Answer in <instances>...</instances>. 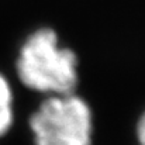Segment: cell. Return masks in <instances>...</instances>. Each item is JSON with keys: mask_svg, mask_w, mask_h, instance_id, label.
I'll return each instance as SVG.
<instances>
[{"mask_svg": "<svg viewBox=\"0 0 145 145\" xmlns=\"http://www.w3.org/2000/svg\"><path fill=\"white\" fill-rule=\"evenodd\" d=\"M16 72L30 90L47 96L73 93L79 83V58L52 27H38L21 42Z\"/></svg>", "mask_w": 145, "mask_h": 145, "instance_id": "cell-1", "label": "cell"}, {"mask_svg": "<svg viewBox=\"0 0 145 145\" xmlns=\"http://www.w3.org/2000/svg\"><path fill=\"white\" fill-rule=\"evenodd\" d=\"M35 145H92L93 113L79 95L47 96L30 117Z\"/></svg>", "mask_w": 145, "mask_h": 145, "instance_id": "cell-2", "label": "cell"}, {"mask_svg": "<svg viewBox=\"0 0 145 145\" xmlns=\"http://www.w3.org/2000/svg\"><path fill=\"white\" fill-rule=\"evenodd\" d=\"M13 97L8 79L0 72V137H4L14 123Z\"/></svg>", "mask_w": 145, "mask_h": 145, "instance_id": "cell-3", "label": "cell"}, {"mask_svg": "<svg viewBox=\"0 0 145 145\" xmlns=\"http://www.w3.org/2000/svg\"><path fill=\"white\" fill-rule=\"evenodd\" d=\"M135 134H137V142H138V145H145V111L141 114V117L138 118Z\"/></svg>", "mask_w": 145, "mask_h": 145, "instance_id": "cell-4", "label": "cell"}]
</instances>
